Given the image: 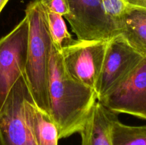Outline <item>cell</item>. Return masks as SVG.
Instances as JSON below:
<instances>
[{
    "instance_id": "cell-6",
    "label": "cell",
    "mask_w": 146,
    "mask_h": 145,
    "mask_svg": "<svg viewBox=\"0 0 146 145\" xmlns=\"http://www.w3.org/2000/svg\"><path fill=\"white\" fill-rule=\"evenodd\" d=\"M30 94L24 74L0 109V145H36L24 113V101Z\"/></svg>"
},
{
    "instance_id": "cell-1",
    "label": "cell",
    "mask_w": 146,
    "mask_h": 145,
    "mask_svg": "<svg viewBox=\"0 0 146 145\" xmlns=\"http://www.w3.org/2000/svg\"><path fill=\"white\" fill-rule=\"evenodd\" d=\"M49 115L56 125L60 139L79 133L94 104L95 91L68 74L61 53L52 43L48 69Z\"/></svg>"
},
{
    "instance_id": "cell-16",
    "label": "cell",
    "mask_w": 146,
    "mask_h": 145,
    "mask_svg": "<svg viewBox=\"0 0 146 145\" xmlns=\"http://www.w3.org/2000/svg\"><path fill=\"white\" fill-rule=\"evenodd\" d=\"M124 1L129 7L146 9V0H124Z\"/></svg>"
},
{
    "instance_id": "cell-14",
    "label": "cell",
    "mask_w": 146,
    "mask_h": 145,
    "mask_svg": "<svg viewBox=\"0 0 146 145\" xmlns=\"http://www.w3.org/2000/svg\"><path fill=\"white\" fill-rule=\"evenodd\" d=\"M101 1L105 14L120 31V24L128 6L124 0H101Z\"/></svg>"
},
{
    "instance_id": "cell-12",
    "label": "cell",
    "mask_w": 146,
    "mask_h": 145,
    "mask_svg": "<svg viewBox=\"0 0 146 145\" xmlns=\"http://www.w3.org/2000/svg\"><path fill=\"white\" fill-rule=\"evenodd\" d=\"M111 139L112 145H146V126H130L117 117L111 125Z\"/></svg>"
},
{
    "instance_id": "cell-13",
    "label": "cell",
    "mask_w": 146,
    "mask_h": 145,
    "mask_svg": "<svg viewBox=\"0 0 146 145\" xmlns=\"http://www.w3.org/2000/svg\"><path fill=\"white\" fill-rule=\"evenodd\" d=\"M48 31L53 45L61 51L64 46L69 45L74 41L68 32L63 16L46 10Z\"/></svg>"
},
{
    "instance_id": "cell-7",
    "label": "cell",
    "mask_w": 146,
    "mask_h": 145,
    "mask_svg": "<svg viewBox=\"0 0 146 145\" xmlns=\"http://www.w3.org/2000/svg\"><path fill=\"white\" fill-rule=\"evenodd\" d=\"M118 114H128L146 119V58L107 95L98 100Z\"/></svg>"
},
{
    "instance_id": "cell-17",
    "label": "cell",
    "mask_w": 146,
    "mask_h": 145,
    "mask_svg": "<svg viewBox=\"0 0 146 145\" xmlns=\"http://www.w3.org/2000/svg\"><path fill=\"white\" fill-rule=\"evenodd\" d=\"M9 0H0V13L2 11V9H4V7H5V5L7 4V3L8 2Z\"/></svg>"
},
{
    "instance_id": "cell-4",
    "label": "cell",
    "mask_w": 146,
    "mask_h": 145,
    "mask_svg": "<svg viewBox=\"0 0 146 145\" xmlns=\"http://www.w3.org/2000/svg\"><path fill=\"white\" fill-rule=\"evenodd\" d=\"M69 12L64 16L80 41H109L120 35L105 14L101 0H68Z\"/></svg>"
},
{
    "instance_id": "cell-5",
    "label": "cell",
    "mask_w": 146,
    "mask_h": 145,
    "mask_svg": "<svg viewBox=\"0 0 146 145\" xmlns=\"http://www.w3.org/2000/svg\"><path fill=\"white\" fill-rule=\"evenodd\" d=\"M108 41L74 40L60 51L68 74L95 91Z\"/></svg>"
},
{
    "instance_id": "cell-10",
    "label": "cell",
    "mask_w": 146,
    "mask_h": 145,
    "mask_svg": "<svg viewBox=\"0 0 146 145\" xmlns=\"http://www.w3.org/2000/svg\"><path fill=\"white\" fill-rule=\"evenodd\" d=\"M24 113L36 145H58L59 137L56 125L49 114L35 105L31 94L24 101Z\"/></svg>"
},
{
    "instance_id": "cell-15",
    "label": "cell",
    "mask_w": 146,
    "mask_h": 145,
    "mask_svg": "<svg viewBox=\"0 0 146 145\" xmlns=\"http://www.w3.org/2000/svg\"><path fill=\"white\" fill-rule=\"evenodd\" d=\"M43 6L48 11L66 16L69 12L68 0H41Z\"/></svg>"
},
{
    "instance_id": "cell-9",
    "label": "cell",
    "mask_w": 146,
    "mask_h": 145,
    "mask_svg": "<svg viewBox=\"0 0 146 145\" xmlns=\"http://www.w3.org/2000/svg\"><path fill=\"white\" fill-rule=\"evenodd\" d=\"M118 115L98 100L96 102L79 134L81 145H112L111 128Z\"/></svg>"
},
{
    "instance_id": "cell-3",
    "label": "cell",
    "mask_w": 146,
    "mask_h": 145,
    "mask_svg": "<svg viewBox=\"0 0 146 145\" xmlns=\"http://www.w3.org/2000/svg\"><path fill=\"white\" fill-rule=\"evenodd\" d=\"M28 44L26 16L0 39V109L14 84L25 72Z\"/></svg>"
},
{
    "instance_id": "cell-2",
    "label": "cell",
    "mask_w": 146,
    "mask_h": 145,
    "mask_svg": "<svg viewBox=\"0 0 146 145\" xmlns=\"http://www.w3.org/2000/svg\"><path fill=\"white\" fill-rule=\"evenodd\" d=\"M25 16L29 23V44L24 76L35 105L49 114L48 83L52 40L48 31L46 9L41 0L29 3Z\"/></svg>"
},
{
    "instance_id": "cell-8",
    "label": "cell",
    "mask_w": 146,
    "mask_h": 145,
    "mask_svg": "<svg viewBox=\"0 0 146 145\" xmlns=\"http://www.w3.org/2000/svg\"><path fill=\"white\" fill-rule=\"evenodd\" d=\"M143 58L121 35L110 40L95 88L97 100L121 83Z\"/></svg>"
},
{
    "instance_id": "cell-11",
    "label": "cell",
    "mask_w": 146,
    "mask_h": 145,
    "mask_svg": "<svg viewBox=\"0 0 146 145\" xmlns=\"http://www.w3.org/2000/svg\"><path fill=\"white\" fill-rule=\"evenodd\" d=\"M120 35L143 58H146V9L128 6L120 24Z\"/></svg>"
}]
</instances>
